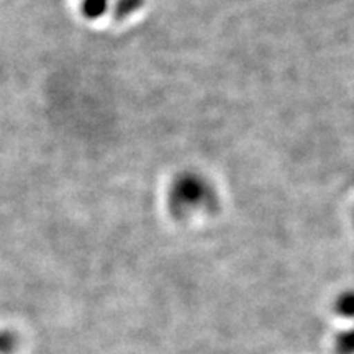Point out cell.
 Segmentation results:
<instances>
[{"label":"cell","mask_w":354,"mask_h":354,"mask_svg":"<svg viewBox=\"0 0 354 354\" xmlns=\"http://www.w3.org/2000/svg\"><path fill=\"white\" fill-rule=\"evenodd\" d=\"M174 207L176 209H189L198 207L207 201V187L198 179L185 177L174 189Z\"/></svg>","instance_id":"1"},{"label":"cell","mask_w":354,"mask_h":354,"mask_svg":"<svg viewBox=\"0 0 354 354\" xmlns=\"http://www.w3.org/2000/svg\"><path fill=\"white\" fill-rule=\"evenodd\" d=\"M104 2H105V0H88V3H91V8L94 12H99L100 7L104 6Z\"/></svg>","instance_id":"2"}]
</instances>
